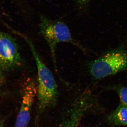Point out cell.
Here are the masks:
<instances>
[{"label":"cell","mask_w":127,"mask_h":127,"mask_svg":"<svg viewBox=\"0 0 127 127\" xmlns=\"http://www.w3.org/2000/svg\"><path fill=\"white\" fill-rule=\"evenodd\" d=\"M26 42L35 59L37 68V113L39 116L56 102L58 97V87L54 76L43 62L31 39L19 33Z\"/></svg>","instance_id":"1"},{"label":"cell","mask_w":127,"mask_h":127,"mask_svg":"<svg viewBox=\"0 0 127 127\" xmlns=\"http://www.w3.org/2000/svg\"><path fill=\"white\" fill-rule=\"evenodd\" d=\"M40 34L42 35L50 49L55 71L57 72L56 51L58 43H70L83 49L82 47L73 38L69 28L60 21L52 20L45 16H41L39 25Z\"/></svg>","instance_id":"2"},{"label":"cell","mask_w":127,"mask_h":127,"mask_svg":"<svg viewBox=\"0 0 127 127\" xmlns=\"http://www.w3.org/2000/svg\"><path fill=\"white\" fill-rule=\"evenodd\" d=\"M91 75L100 79L127 70V51L122 48L105 53L88 64Z\"/></svg>","instance_id":"3"},{"label":"cell","mask_w":127,"mask_h":127,"mask_svg":"<svg viewBox=\"0 0 127 127\" xmlns=\"http://www.w3.org/2000/svg\"><path fill=\"white\" fill-rule=\"evenodd\" d=\"M23 62L15 39L9 34L0 31V67L9 71L23 65Z\"/></svg>","instance_id":"4"},{"label":"cell","mask_w":127,"mask_h":127,"mask_svg":"<svg viewBox=\"0 0 127 127\" xmlns=\"http://www.w3.org/2000/svg\"><path fill=\"white\" fill-rule=\"evenodd\" d=\"M22 100L15 127H27L31 118L32 107L37 97V84L34 79L28 78L22 90Z\"/></svg>","instance_id":"5"},{"label":"cell","mask_w":127,"mask_h":127,"mask_svg":"<svg viewBox=\"0 0 127 127\" xmlns=\"http://www.w3.org/2000/svg\"><path fill=\"white\" fill-rule=\"evenodd\" d=\"M93 99L88 92L81 94L71 105L59 127H79L83 116L93 106Z\"/></svg>","instance_id":"6"},{"label":"cell","mask_w":127,"mask_h":127,"mask_svg":"<svg viewBox=\"0 0 127 127\" xmlns=\"http://www.w3.org/2000/svg\"><path fill=\"white\" fill-rule=\"evenodd\" d=\"M107 119L109 124L112 126L127 127V107L120 103Z\"/></svg>","instance_id":"7"},{"label":"cell","mask_w":127,"mask_h":127,"mask_svg":"<svg viewBox=\"0 0 127 127\" xmlns=\"http://www.w3.org/2000/svg\"><path fill=\"white\" fill-rule=\"evenodd\" d=\"M121 104L127 107V87H122L118 91Z\"/></svg>","instance_id":"8"},{"label":"cell","mask_w":127,"mask_h":127,"mask_svg":"<svg viewBox=\"0 0 127 127\" xmlns=\"http://www.w3.org/2000/svg\"><path fill=\"white\" fill-rule=\"evenodd\" d=\"M4 72L0 67V89L4 86L5 84L6 79Z\"/></svg>","instance_id":"9"},{"label":"cell","mask_w":127,"mask_h":127,"mask_svg":"<svg viewBox=\"0 0 127 127\" xmlns=\"http://www.w3.org/2000/svg\"><path fill=\"white\" fill-rule=\"evenodd\" d=\"M76 1L79 7H83L87 5L89 0H76Z\"/></svg>","instance_id":"10"},{"label":"cell","mask_w":127,"mask_h":127,"mask_svg":"<svg viewBox=\"0 0 127 127\" xmlns=\"http://www.w3.org/2000/svg\"><path fill=\"white\" fill-rule=\"evenodd\" d=\"M4 121L3 119L0 121V127H4Z\"/></svg>","instance_id":"11"}]
</instances>
